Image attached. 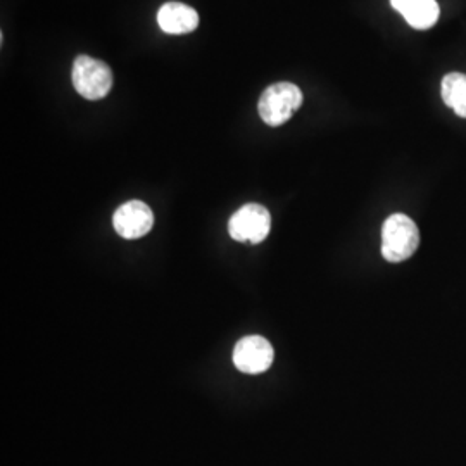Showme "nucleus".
Segmentation results:
<instances>
[{
    "instance_id": "423d86ee",
    "label": "nucleus",
    "mask_w": 466,
    "mask_h": 466,
    "mask_svg": "<svg viewBox=\"0 0 466 466\" xmlns=\"http://www.w3.org/2000/svg\"><path fill=\"white\" fill-rule=\"evenodd\" d=\"M113 227L119 237L135 240L146 237L154 227V215L142 200H130L119 206L113 217Z\"/></svg>"
},
{
    "instance_id": "f03ea898",
    "label": "nucleus",
    "mask_w": 466,
    "mask_h": 466,
    "mask_svg": "<svg viewBox=\"0 0 466 466\" xmlns=\"http://www.w3.org/2000/svg\"><path fill=\"white\" fill-rule=\"evenodd\" d=\"M302 106V92L298 85L290 82L269 85L263 92L258 111L268 127H282L294 116Z\"/></svg>"
},
{
    "instance_id": "7ed1b4c3",
    "label": "nucleus",
    "mask_w": 466,
    "mask_h": 466,
    "mask_svg": "<svg viewBox=\"0 0 466 466\" xmlns=\"http://www.w3.org/2000/svg\"><path fill=\"white\" fill-rule=\"evenodd\" d=\"M71 80L75 90L85 99H104L113 88V71L104 61L78 56L73 63Z\"/></svg>"
},
{
    "instance_id": "0eeeda50",
    "label": "nucleus",
    "mask_w": 466,
    "mask_h": 466,
    "mask_svg": "<svg viewBox=\"0 0 466 466\" xmlns=\"http://www.w3.org/2000/svg\"><path fill=\"white\" fill-rule=\"evenodd\" d=\"M157 23L165 34H190L199 26V15L182 2H167L157 13Z\"/></svg>"
},
{
    "instance_id": "6e6552de",
    "label": "nucleus",
    "mask_w": 466,
    "mask_h": 466,
    "mask_svg": "<svg viewBox=\"0 0 466 466\" xmlns=\"http://www.w3.org/2000/svg\"><path fill=\"white\" fill-rule=\"evenodd\" d=\"M390 5L400 11L415 30L432 28L441 16V7L435 0H390Z\"/></svg>"
},
{
    "instance_id": "39448f33",
    "label": "nucleus",
    "mask_w": 466,
    "mask_h": 466,
    "mask_svg": "<svg viewBox=\"0 0 466 466\" xmlns=\"http://www.w3.org/2000/svg\"><path fill=\"white\" fill-rule=\"evenodd\" d=\"M273 346L261 335H248L240 339L233 350V365L248 375L265 373L273 365Z\"/></svg>"
},
{
    "instance_id": "1a4fd4ad",
    "label": "nucleus",
    "mask_w": 466,
    "mask_h": 466,
    "mask_svg": "<svg viewBox=\"0 0 466 466\" xmlns=\"http://www.w3.org/2000/svg\"><path fill=\"white\" fill-rule=\"evenodd\" d=\"M442 99L460 117H466V75L450 73L442 80Z\"/></svg>"
},
{
    "instance_id": "f257e3e1",
    "label": "nucleus",
    "mask_w": 466,
    "mask_h": 466,
    "mask_svg": "<svg viewBox=\"0 0 466 466\" xmlns=\"http://www.w3.org/2000/svg\"><path fill=\"white\" fill-rule=\"evenodd\" d=\"M420 246L417 223L402 213L387 218L382 228V254L389 263L410 259Z\"/></svg>"
},
{
    "instance_id": "20e7f679",
    "label": "nucleus",
    "mask_w": 466,
    "mask_h": 466,
    "mask_svg": "<svg viewBox=\"0 0 466 466\" xmlns=\"http://www.w3.org/2000/svg\"><path fill=\"white\" fill-rule=\"evenodd\" d=\"M271 232V215L261 204H246L233 213L228 233L237 242L261 244Z\"/></svg>"
}]
</instances>
